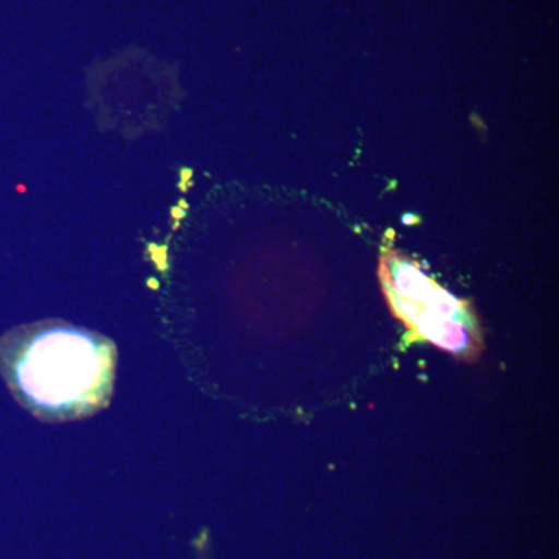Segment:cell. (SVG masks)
Segmentation results:
<instances>
[{"instance_id":"1","label":"cell","mask_w":559,"mask_h":559,"mask_svg":"<svg viewBox=\"0 0 559 559\" xmlns=\"http://www.w3.org/2000/svg\"><path fill=\"white\" fill-rule=\"evenodd\" d=\"M116 367L112 341L61 320L20 326L0 337V374L40 421H75L105 409Z\"/></svg>"},{"instance_id":"2","label":"cell","mask_w":559,"mask_h":559,"mask_svg":"<svg viewBox=\"0 0 559 559\" xmlns=\"http://www.w3.org/2000/svg\"><path fill=\"white\" fill-rule=\"evenodd\" d=\"M382 280L393 310L419 336L455 355L476 349L465 304L430 282L415 264L392 259Z\"/></svg>"}]
</instances>
